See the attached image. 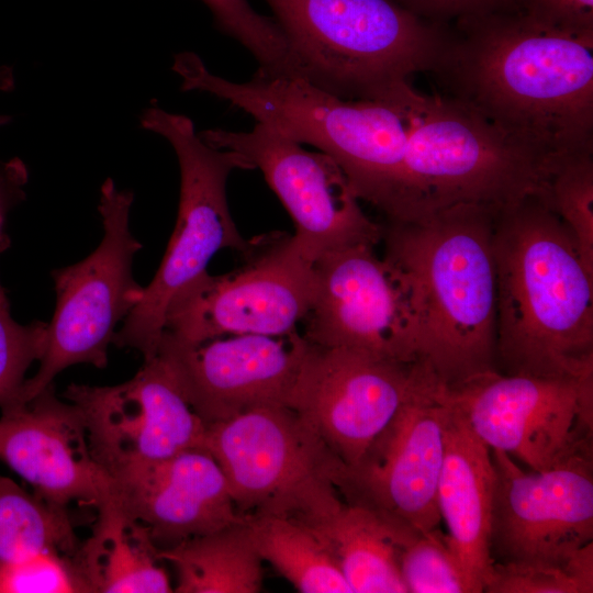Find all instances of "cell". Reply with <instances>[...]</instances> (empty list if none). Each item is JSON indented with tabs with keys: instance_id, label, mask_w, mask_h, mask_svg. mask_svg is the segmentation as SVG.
Instances as JSON below:
<instances>
[{
	"instance_id": "cell-29",
	"label": "cell",
	"mask_w": 593,
	"mask_h": 593,
	"mask_svg": "<svg viewBox=\"0 0 593 593\" xmlns=\"http://www.w3.org/2000/svg\"><path fill=\"white\" fill-rule=\"evenodd\" d=\"M400 572L406 593H470L447 535L438 527L417 534L406 545Z\"/></svg>"
},
{
	"instance_id": "cell-16",
	"label": "cell",
	"mask_w": 593,
	"mask_h": 593,
	"mask_svg": "<svg viewBox=\"0 0 593 593\" xmlns=\"http://www.w3.org/2000/svg\"><path fill=\"white\" fill-rule=\"evenodd\" d=\"M495 472L490 550L493 561L563 569L593 539V463L580 456L542 471H525L491 449Z\"/></svg>"
},
{
	"instance_id": "cell-34",
	"label": "cell",
	"mask_w": 593,
	"mask_h": 593,
	"mask_svg": "<svg viewBox=\"0 0 593 593\" xmlns=\"http://www.w3.org/2000/svg\"><path fill=\"white\" fill-rule=\"evenodd\" d=\"M519 9L547 24L593 31V0H518Z\"/></svg>"
},
{
	"instance_id": "cell-32",
	"label": "cell",
	"mask_w": 593,
	"mask_h": 593,
	"mask_svg": "<svg viewBox=\"0 0 593 593\" xmlns=\"http://www.w3.org/2000/svg\"><path fill=\"white\" fill-rule=\"evenodd\" d=\"M483 592L581 593L578 584L559 567L528 562H497Z\"/></svg>"
},
{
	"instance_id": "cell-27",
	"label": "cell",
	"mask_w": 593,
	"mask_h": 593,
	"mask_svg": "<svg viewBox=\"0 0 593 593\" xmlns=\"http://www.w3.org/2000/svg\"><path fill=\"white\" fill-rule=\"evenodd\" d=\"M538 191L570 230L585 268L593 273V152L552 158Z\"/></svg>"
},
{
	"instance_id": "cell-22",
	"label": "cell",
	"mask_w": 593,
	"mask_h": 593,
	"mask_svg": "<svg viewBox=\"0 0 593 593\" xmlns=\"http://www.w3.org/2000/svg\"><path fill=\"white\" fill-rule=\"evenodd\" d=\"M307 527L326 546L351 593H406L401 556L419 533L347 502Z\"/></svg>"
},
{
	"instance_id": "cell-19",
	"label": "cell",
	"mask_w": 593,
	"mask_h": 593,
	"mask_svg": "<svg viewBox=\"0 0 593 593\" xmlns=\"http://www.w3.org/2000/svg\"><path fill=\"white\" fill-rule=\"evenodd\" d=\"M0 460L55 505L98 511L114 500L113 479L92 456L80 412L53 384L1 411Z\"/></svg>"
},
{
	"instance_id": "cell-18",
	"label": "cell",
	"mask_w": 593,
	"mask_h": 593,
	"mask_svg": "<svg viewBox=\"0 0 593 593\" xmlns=\"http://www.w3.org/2000/svg\"><path fill=\"white\" fill-rule=\"evenodd\" d=\"M310 346L296 331L239 334L195 345L163 333L156 355L170 368L193 412L210 425L258 407L288 406Z\"/></svg>"
},
{
	"instance_id": "cell-12",
	"label": "cell",
	"mask_w": 593,
	"mask_h": 593,
	"mask_svg": "<svg viewBox=\"0 0 593 593\" xmlns=\"http://www.w3.org/2000/svg\"><path fill=\"white\" fill-rule=\"evenodd\" d=\"M449 398L490 448L542 471L592 457L593 376L506 374L494 370L450 388Z\"/></svg>"
},
{
	"instance_id": "cell-9",
	"label": "cell",
	"mask_w": 593,
	"mask_h": 593,
	"mask_svg": "<svg viewBox=\"0 0 593 593\" xmlns=\"http://www.w3.org/2000/svg\"><path fill=\"white\" fill-rule=\"evenodd\" d=\"M133 198L132 191L118 189L108 178L98 206L104 231L100 245L83 260L53 271L55 311L47 323L40 367L24 383L22 403L72 365L107 367L116 325L131 312L143 288L132 275L133 258L142 248L130 228Z\"/></svg>"
},
{
	"instance_id": "cell-2",
	"label": "cell",
	"mask_w": 593,
	"mask_h": 593,
	"mask_svg": "<svg viewBox=\"0 0 593 593\" xmlns=\"http://www.w3.org/2000/svg\"><path fill=\"white\" fill-rule=\"evenodd\" d=\"M492 244L497 370L593 376V273L538 190L499 208Z\"/></svg>"
},
{
	"instance_id": "cell-7",
	"label": "cell",
	"mask_w": 593,
	"mask_h": 593,
	"mask_svg": "<svg viewBox=\"0 0 593 593\" xmlns=\"http://www.w3.org/2000/svg\"><path fill=\"white\" fill-rule=\"evenodd\" d=\"M141 125L171 144L180 168L179 210L168 247L156 275L142 288L112 340L147 359L157 351L168 306L206 272L213 256L223 248L243 255L249 250L251 240L240 236L230 213L226 181L233 170L254 167L235 150L209 145L182 114L150 107L141 115Z\"/></svg>"
},
{
	"instance_id": "cell-28",
	"label": "cell",
	"mask_w": 593,
	"mask_h": 593,
	"mask_svg": "<svg viewBox=\"0 0 593 593\" xmlns=\"http://www.w3.org/2000/svg\"><path fill=\"white\" fill-rule=\"evenodd\" d=\"M213 14L216 27L239 42L256 58V72L265 76L289 74L288 46L273 18L258 13L248 0H202Z\"/></svg>"
},
{
	"instance_id": "cell-6",
	"label": "cell",
	"mask_w": 593,
	"mask_h": 593,
	"mask_svg": "<svg viewBox=\"0 0 593 593\" xmlns=\"http://www.w3.org/2000/svg\"><path fill=\"white\" fill-rule=\"evenodd\" d=\"M547 164L478 114L425 94L412 125L391 222H417L460 204L502 206L540 189Z\"/></svg>"
},
{
	"instance_id": "cell-10",
	"label": "cell",
	"mask_w": 593,
	"mask_h": 593,
	"mask_svg": "<svg viewBox=\"0 0 593 593\" xmlns=\"http://www.w3.org/2000/svg\"><path fill=\"white\" fill-rule=\"evenodd\" d=\"M244 257L239 268L206 271L181 291L167 309L164 334L195 345L227 334L296 331L314 299L313 261L282 233L254 238Z\"/></svg>"
},
{
	"instance_id": "cell-14",
	"label": "cell",
	"mask_w": 593,
	"mask_h": 593,
	"mask_svg": "<svg viewBox=\"0 0 593 593\" xmlns=\"http://www.w3.org/2000/svg\"><path fill=\"white\" fill-rule=\"evenodd\" d=\"M448 405V387L427 367L361 459L346 469L343 500L419 534L438 527L437 485Z\"/></svg>"
},
{
	"instance_id": "cell-13",
	"label": "cell",
	"mask_w": 593,
	"mask_h": 593,
	"mask_svg": "<svg viewBox=\"0 0 593 593\" xmlns=\"http://www.w3.org/2000/svg\"><path fill=\"white\" fill-rule=\"evenodd\" d=\"M209 145L244 155L259 168L295 226L292 239L314 262L320 256L351 245L377 246L383 225L372 221L338 164L311 152L278 130L257 122L251 131L206 130Z\"/></svg>"
},
{
	"instance_id": "cell-3",
	"label": "cell",
	"mask_w": 593,
	"mask_h": 593,
	"mask_svg": "<svg viewBox=\"0 0 593 593\" xmlns=\"http://www.w3.org/2000/svg\"><path fill=\"white\" fill-rule=\"evenodd\" d=\"M499 208L460 204L383 225L384 256L409 273L417 293L421 361L450 388L497 370L492 243Z\"/></svg>"
},
{
	"instance_id": "cell-15",
	"label": "cell",
	"mask_w": 593,
	"mask_h": 593,
	"mask_svg": "<svg viewBox=\"0 0 593 593\" xmlns=\"http://www.w3.org/2000/svg\"><path fill=\"white\" fill-rule=\"evenodd\" d=\"M82 417L98 463L112 477L204 448L206 425L193 412L161 357L115 385L71 383L63 395Z\"/></svg>"
},
{
	"instance_id": "cell-24",
	"label": "cell",
	"mask_w": 593,
	"mask_h": 593,
	"mask_svg": "<svg viewBox=\"0 0 593 593\" xmlns=\"http://www.w3.org/2000/svg\"><path fill=\"white\" fill-rule=\"evenodd\" d=\"M177 571V593H256L262 588V560L242 519L228 527L159 549Z\"/></svg>"
},
{
	"instance_id": "cell-1",
	"label": "cell",
	"mask_w": 593,
	"mask_h": 593,
	"mask_svg": "<svg viewBox=\"0 0 593 593\" xmlns=\"http://www.w3.org/2000/svg\"><path fill=\"white\" fill-rule=\"evenodd\" d=\"M441 94L548 163L593 152V31L521 9L450 24L433 69Z\"/></svg>"
},
{
	"instance_id": "cell-21",
	"label": "cell",
	"mask_w": 593,
	"mask_h": 593,
	"mask_svg": "<svg viewBox=\"0 0 593 593\" xmlns=\"http://www.w3.org/2000/svg\"><path fill=\"white\" fill-rule=\"evenodd\" d=\"M437 506L470 593L483 592L492 571L490 550L495 472L491 449L475 435L448 393Z\"/></svg>"
},
{
	"instance_id": "cell-30",
	"label": "cell",
	"mask_w": 593,
	"mask_h": 593,
	"mask_svg": "<svg viewBox=\"0 0 593 593\" xmlns=\"http://www.w3.org/2000/svg\"><path fill=\"white\" fill-rule=\"evenodd\" d=\"M47 323L20 324L9 310L0 309V410L22 403L27 370L40 361L46 347Z\"/></svg>"
},
{
	"instance_id": "cell-11",
	"label": "cell",
	"mask_w": 593,
	"mask_h": 593,
	"mask_svg": "<svg viewBox=\"0 0 593 593\" xmlns=\"http://www.w3.org/2000/svg\"><path fill=\"white\" fill-rule=\"evenodd\" d=\"M374 247L346 246L314 260V299L303 336L321 347L402 363L421 361L422 321L414 283Z\"/></svg>"
},
{
	"instance_id": "cell-35",
	"label": "cell",
	"mask_w": 593,
	"mask_h": 593,
	"mask_svg": "<svg viewBox=\"0 0 593 593\" xmlns=\"http://www.w3.org/2000/svg\"><path fill=\"white\" fill-rule=\"evenodd\" d=\"M29 172L25 164L18 157L0 160V253L9 246L5 222L10 211L25 198ZM0 309L9 310L7 294L0 283Z\"/></svg>"
},
{
	"instance_id": "cell-37",
	"label": "cell",
	"mask_w": 593,
	"mask_h": 593,
	"mask_svg": "<svg viewBox=\"0 0 593 593\" xmlns=\"http://www.w3.org/2000/svg\"><path fill=\"white\" fill-rule=\"evenodd\" d=\"M14 87V75L11 67H0V91H11ZM10 121V116L0 115V125Z\"/></svg>"
},
{
	"instance_id": "cell-17",
	"label": "cell",
	"mask_w": 593,
	"mask_h": 593,
	"mask_svg": "<svg viewBox=\"0 0 593 593\" xmlns=\"http://www.w3.org/2000/svg\"><path fill=\"white\" fill-rule=\"evenodd\" d=\"M427 367L311 344L288 406L348 469L390 423Z\"/></svg>"
},
{
	"instance_id": "cell-8",
	"label": "cell",
	"mask_w": 593,
	"mask_h": 593,
	"mask_svg": "<svg viewBox=\"0 0 593 593\" xmlns=\"http://www.w3.org/2000/svg\"><path fill=\"white\" fill-rule=\"evenodd\" d=\"M204 448L222 469L240 517L278 516L307 526L345 502V465L287 405L206 425Z\"/></svg>"
},
{
	"instance_id": "cell-31",
	"label": "cell",
	"mask_w": 593,
	"mask_h": 593,
	"mask_svg": "<svg viewBox=\"0 0 593 593\" xmlns=\"http://www.w3.org/2000/svg\"><path fill=\"white\" fill-rule=\"evenodd\" d=\"M0 593H89L71 556L40 551L0 563Z\"/></svg>"
},
{
	"instance_id": "cell-25",
	"label": "cell",
	"mask_w": 593,
	"mask_h": 593,
	"mask_svg": "<svg viewBox=\"0 0 593 593\" xmlns=\"http://www.w3.org/2000/svg\"><path fill=\"white\" fill-rule=\"evenodd\" d=\"M262 561L302 593H351L331 552L307 526L278 516L242 517Z\"/></svg>"
},
{
	"instance_id": "cell-33",
	"label": "cell",
	"mask_w": 593,
	"mask_h": 593,
	"mask_svg": "<svg viewBox=\"0 0 593 593\" xmlns=\"http://www.w3.org/2000/svg\"><path fill=\"white\" fill-rule=\"evenodd\" d=\"M415 15L438 24L519 9L518 0H395Z\"/></svg>"
},
{
	"instance_id": "cell-36",
	"label": "cell",
	"mask_w": 593,
	"mask_h": 593,
	"mask_svg": "<svg viewBox=\"0 0 593 593\" xmlns=\"http://www.w3.org/2000/svg\"><path fill=\"white\" fill-rule=\"evenodd\" d=\"M563 570L578 584L581 593L593 592V544L578 549L564 563Z\"/></svg>"
},
{
	"instance_id": "cell-20",
	"label": "cell",
	"mask_w": 593,
	"mask_h": 593,
	"mask_svg": "<svg viewBox=\"0 0 593 593\" xmlns=\"http://www.w3.org/2000/svg\"><path fill=\"white\" fill-rule=\"evenodd\" d=\"M113 479L114 502L159 549L238 523L226 479L205 448H193Z\"/></svg>"
},
{
	"instance_id": "cell-23",
	"label": "cell",
	"mask_w": 593,
	"mask_h": 593,
	"mask_svg": "<svg viewBox=\"0 0 593 593\" xmlns=\"http://www.w3.org/2000/svg\"><path fill=\"white\" fill-rule=\"evenodd\" d=\"M149 530L113 501L97 511L74 562L89 593L174 592Z\"/></svg>"
},
{
	"instance_id": "cell-5",
	"label": "cell",
	"mask_w": 593,
	"mask_h": 593,
	"mask_svg": "<svg viewBox=\"0 0 593 593\" xmlns=\"http://www.w3.org/2000/svg\"><path fill=\"white\" fill-rule=\"evenodd\" d=\"M282 32L289 77L349 100L396 94L434 67L450 24L395 0H264Z\"/></svg>"
},
{
	"instance_id": "cell-26",
	"label": "cell",
	"mask_w": 593,
	"mask_h": 593,
	"mask_svg": "<svg viewBox=\"0 0 593 593\" xmlns=\"http://www.w3.org/2000/svg\"><path fill=\"white\" fill-rule=\"evenodd\" d=\"M67 510L0 474V563L45 550L72 557L80 542Z\"/></svg>"
},
{
	"instance_id": "cell-4",
	"label": "cell",
	"mask_w": 593,
	"mask_h": 593,
	"mask_svg": "<svg viewBox=\"0 0 593 593\" xmlns=\"http://www.w3.org/2000/svg\"><path fill=\"white\" fill-rule=\"evenodd\" d=\"M172 69L182 90L228 101L300 144L331 156L359 200L384 216L394 213L407 138L423 93L411 83L388 99L349 100L300 77L256 72L244 82L212 74L191 52L176 55Z\"/></svg>"
}]
</instances>
